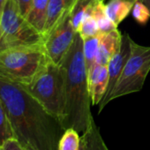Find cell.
Listing matches in <instances>:
<instances>
[{
    "label": "cell",
    "instance_id": "6da1fadb",
    "mask_svg": "<svg viewBox=\"0 0 150 150\" xmlns=\"http://www.w3.org/2000/svg\"><path fill=\"white\" fill-rule=\"evenodd\" d=\"M0 99L15 139L25 150H58L64 129L21 84L0 77Z\"/></svg>",
    "mask_w": 150,
    "mask_h": 150
},
{
    "label": "cell",
    "instance_id": "7a4b0ae2",
    "mask_svg": "<svg viewBox=\"0 0 150 150\" xmlns=\"http://www.w3.org/2000/svg\"><path fill=\"white\" fill-rule=\"evenodd\" d=\"M64 77V129L72 128L84 133L94 121L91 96L88 83V71L83 54V39L79 33L61 62Z\"/></svg>",
    "mask_w": 150,
    "mask_h": 150
},
{
    "label": "cell",
    "instance_id": "3957f363",
    "mask_svg": "<svg viewBox=\"0 0 150 150\" xmlns=\"http://www.w3.org/2000/svg\"><path fill=\"white\" fill-rule=\"evenodd\" d=\"M48 61L43 44L6 48L0 51V77L26 86Z\"/></svg>",
    "mask_w": 150,
    "mask_h": 150
},
{
    "label": "cell",
    "instance_id": "277c9868",
    "mask_svg": "<svg viewBox=\"0 0 150 150\" xmlns=\"http://www.w3.org/2000/svg\"><path fill=\"white\" fill-rule=\"evenodd\" d=\"M23 87L62 124L65 100L64 77L61 64L49 60L35 79Z\"/></svg>",
    "mask_w": 150,
    "mask_h": 150
},
{
    "label": "cell",
    "instance_id": "5b68a950",
    "mask_svg": "<svg viewBox=\"0 0 150 150\" xmlns=\"http://www.w3.org/2000/svg\"><path fill=\"white\" fill-rule=\"evenodd\" d=\"M131 51L109 103L140 91L150 71V46H143L130 39Z\"/></svg>",
    "mask_w": 150,
    "mask_h": 150
},
{
    "label": "cell",
    "instance_id": "8992f818",
    "mask_svg": "<svg viewBox=\"0 0 150 150\" xmlns=\"http://www.w3.org/2000/svg\"><path fill=\"white\" fill-rule=\"evenodd\" d=\"M0 39L6 48L43 44V35L23 17L14 0H7L0 17Z\"/></svg>",
    "mask_w": 150,
    "mask_h": 150
},
{
    "label": "cell",
    "instance_id": "52a82bcc",
    "mask_svg": "<svg viewBox=\"0 0 150 150\" xmlns=\"http://www.w3.org/2000/svg\"><path fill=\"white\" fill-rule=\"evenodd\" d=\"M71 11L65 13L43 36V47L50 61L60 64L74 42L78 32L71 21Z\"/></svg>",
    "mask_w": 150,
    "mask_h": 150
},
{
    "label": "cell",
    "instance_id": "ba28073f",
    "mask_svg": "<svg viewBox=\"0 0 150 150\" xmlns=\"http://www.w3.org/2000/svg\"><path fill=\"white\" fill-rule=\"evenodd\" d=\"M130 39L131 36L129 34L125 33L123 35L122 42L117 49V50L113 54L111 58L110 59L107 66H108V87L106 89V93L100 102L98 112L101 113L105 106L109 103V98L117 85L119 77L122 73V71L125 67V64L129 57L131 47H130Z\"/></svg>",
    "mask_w": 150,
    "mask_h": 150
},
{
    "label": "cell",
    "instance_id": "9c48e42d",
    "mask_svg": "<svg viewBox=\"0 0 150 150\" xmlns=\"http://www.w3.org/2000/svg\"><path fill=\"white\" fill-rule=\"evenodd\" d=\"M88 83L92 104L98 105L108 87V66L94 64L88 71Z\"/></svg>",
    "mask_w": 150,
    "mask_h": 150
},
{
    "label": "cell",
    "instance_id": "30bf717a",
    "mask_svg": "<svg viewBox=\"0 0 150 150\" xmlns=\"http://www.w3.org/2000/svg\"><path fill=\"white\" fill-rule=\"evenodd\" d=\"M123 35L116 28L109 33L102 34L99 42L98 51L94 64L107 65L113 54L119 48Z\"/></svg>",
    "mask_w": 150,
    "mask_h": 150
},
{
    "label": "cell",
    "instance_id": "8fae6325",
    "mask_svg": "<svg viewBox=\"0 0 150 150\" xmlns=\"http://www.w3.org/2000/svg\"><path fill=\"white\" fill-rule=\"evenodd\" d=\"M77 0H49L47 19L42 35L44 36L68 11L72 10Z\"/></svg>",
    "mask_w": 150,
    "mask_h": 150
},
{
    "label": "cell",
    "instance_id": "7c38bea8",
    "mask_svg": "<svg viewBox=\"0 0 150 150\" xmlns=\"http://www.w3.org/2000/svg\"><path fill=\"white\" fill-rule=\"evenodd\" d=\"M138 0H109L106 13L112 22L117 27L132 12Z\"/></svg>",
    "mask_w": 150,
    "mask_h": 150
},
{
    "label": "cell",
    "instance_id": "4fadbf2b",
    "mask_svg": "<svg viewBox=\"0 0 150 150\" xmlns=\"http://www.w3.org/2000/svg\"><path fill=\"white\" fill-rule=\"evenodd\" d=\"M105 1L106 0H77L71 12V21L76 32L79 31L84 18L92 15L95 7Z\"/></svg>",
    "mask_w": 150,
    "mask_h": 150
},
{
    "label": "cell",
    "instance_id": "5bb4252c",
    "mask_svg": "<svg viewBox=\"0 0 150 150\" xmlns=\"http://www.w3.org/2000/svg\"><path fill=\"white\" fill-rule=\"evenodd\" d=\"M48 6L49 0H33L30 12L27 17L28 22L42 34L46 23Z\"/></svg>",
    "mask_w": 150,
    "mask_h": 150
},
{
    "label": "cell",
    "instance_id": "9a60e30c",
    "mask_svg": "<svg viewBox=\"0 0 150 150\" xmlns=\"http://www.w3.org/2000/svg\"><path fill=\"white\" fill-rule=\"evenodd\" d=\"M81 141L86 150H109L95 120L81 135Z\"/></svg>",
    "mask_w": 150,
    "mask_h": 150
},
{
    "label": "cell",
    "instance_id": "2e32d148",
    "mask_svg": "<svg viewBox=\"0 0 150 150\" xmlns=\"http://www.w3.org/2000/svg\"><path fill=\"white\" fill-rule=\"evenodd\" d=\"M92 16L96 19L101 34H106L117 28V27L107 15L105 2H102L95 7L92 13Z\"/></svg>",
    "mask_w": 150,
    "mask_h": 150
},
{
    "label": "cell",
    "instance_id": "e0dca14e",
    "mask_svg": "<svg viewBox=\"0 0 150 150\" xmlns=\"http://www.w3.org/2000/svg\"><path fill=\"white\" fill-rule=\"evenodd\" d=\"M101 35L83 39V54L87 71H88L96 61V57L98 51L99 42L101 39Z\"/></svg>",
    "mask_w": 150,
    "mask_h": 150
},
{
    "label": "cell",
    "instance_id": "ac0fdd59",
    "mask_svg": "<svg viewBox=\"0 0 150 150\" xmlns=\"http://www.w3.org/2000/svg\"><path fill=\"white\" fill-rule=\"evenodd\" d=\"M81 136L72 128L65 129L58 143V150H80Z\"/></svg>",
    "mask_w": 150,
    "mask_h": 150
},
{
    "label": "cell",
    "instance_id": "d6986e66",
    "mask_svg": "<svg viewBox=\"0 0 150 150\" xmlns=\"http://www.w3.org/2000/svg\"><path fill=\"white\" fill-rule=\"evenodd\" d=\"M12 138H15L14 132L3 103L0 99V146L6 140Z\"/></svg>",
    "mask_w": 150,
    "mask_h": 150
},
{
    "label": "cell",
    "instance_id": "ffe728a7",
    "mask_svg": "<svg viewBox=\"0 0 150 150\" xmlns=\"http://www.w3.org/2000/svg\"><path fill=\"white\" fill-rule=\"evenodd\" d=\"M78 33L81 35L82 39L93 37L101 34L99 31L97 22L92 15H89L84 18Z\"/></svg>",
    "mask_w": 150,
    "mask_h": 150
},
{
    "label": "cell",
    "instance_id": "44dd1931",
    "mask_svg": "<svg viewBox=\"0 0 150 150\" xmlns=\"http://www.w3.org/2000/svg\"><path fill=\"white\" fill-rule=\"evenodd\" d=\"M132 15L139 25H146L150 18V12L142 1L138 0L132 10Z\"/></svg>",
    "mask_w": 150,
    "mask_h": 150
},
{
    "label": "cell",
    "instance_id": "7402d4cb",
    "mask_svg": "<svg viewBox=\"0 0 150 150\" xmlns=\"http://www.w3.org/2000/svg\"><path fill=\"white\" fill-rule=\"evenodd\" d=\"M33 0H14L15 5L20 12V13L27 19L32 6Z\"/></svg>",
    "mask_w": 150,
    "mask_h": 150
},
{
    "label": "cell",
    "instance_id": "603a6c76",
    "mask_svg": "<svg viewBox=\"0 0 150 150\" xmlns=\"http://www.w3.org/2000/svg\"><path fill=\"white\" fill-rule=\"evenodd\" d=\"M0 150H25L20 142L15 139L12 138L6 140L1 146H0Z\"/></svg>",
    "mask_w": 150,
    "mask_h": 150
},
{
    "label": "cell",
    "instance_id": "cb8c5ba5",
    "mask_svg": "<svg viewBox=\"0 0 150 150\" xmlns=\"http://www.w3.org/2000/svg\"><path fill=\"white\" fill-rule=\"evenodd\" d=\"M6 2H7V0H0V17H1V14L3 13V10L5 8Z\"/></svg>",
    "mask_w": 150,
    "mask_h": 150
},
{
    "label": "cell",
    "instance_id": "d4e9b609",
    "mask_svg": "<svg viewBox=\"0 0 150 150\" xmlns=\"http://www.w3.org/2000/svg\"><path fill=\"white\" fill-rule=\"evenodd\" d=\"M140 1H142V2L147 6L148 10H149V12H150V0H140Z\"/></svg>",
    "mask_w": 150,
    "mask_h": 150
},
{
    "label": "cell",
    "instance_id": "484cf974",
    "mask_svg": "<svg viewBox=\"0 0 150 150\" xmlns=\"http://www.w3.org/2000/svg\"><path fill=\"white\" fill-rule=\"evenodd\" d=\"M5 49V47H4V45L2 44V42H1V39H0V51L1 50H3Z\"/></svg>",
    "mask_w": 150,
    "mask_h": 150
},
{
    "label": "cell",
    "instance_id": "4316f807",
    "mask_svg": "<svg viewBox=\"0 0 150 150\" xmlns=\"http://www.w3.org/2000/svg\"><path fill=\"white\" fill-rule=\"evenodd\" d=\"M80 150H86L85 147H84V145L82 143V141H81V146H80Z\"/></svg>",
    "mask_w": 150,
    "mask_h": 150
}]
</instances>
